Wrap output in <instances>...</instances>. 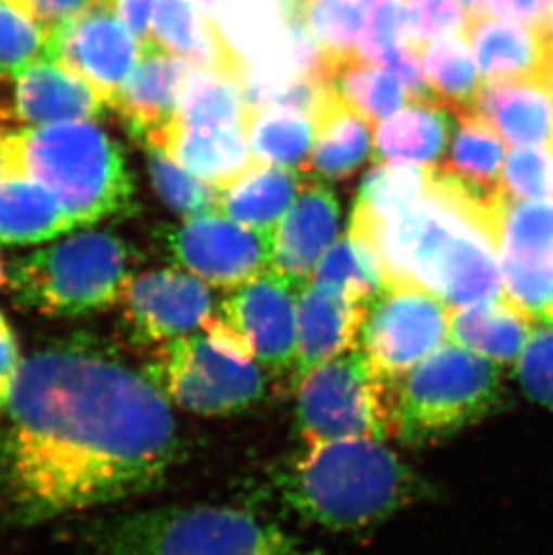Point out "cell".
<instances>
[{"label": "cell", "mask_w": 553, "mask_h": 555, "mask_svg": "<svg viewBox=\"0 0 553 555\" xmlns=\"http://www.w3.org/2000/svg\"><path fill=\"white\" fill-rule=\"evenodd\" d=\"M180 439L147 374L85 346L22 363L0 410V508L16 525L120 502L164 482Z\"/></svg>", "instance_id": "1"}, {"label": "cell", "mask_w": 553, "mask_h": 555, "mask_svg": "<svg viewBox=\"0 0 553 555\" xmlns=\"http://www.w3.org/2000/svg\"><path fill=\"white\" fill-rule=\"evenodd\" d=\"M506 196L486 199L434 166L423 198L407 215L347 231L371 248L385 288L424 289L449 308L505 297L500 221Z\"/></svg>", "instance_id": "2"}, {"label": "cell", "mask_w": 553, "mask_h": 555, "mask_svg": "<svg viewBox=\"0 0 553 555\" xmlns=\"http://www.w3.org/2000/svg\"><path fill=\"white\" fill-rule=\"evenodd\" d=\"M275 489L297 518L350 532L417 502L426 486L385 440L349 439L306 448L276 475Z\"/></svg>", "instance_id": "3"}, {"label": "cell", "mask_w": 553, "mask_h": 555, "mask_svg": "<svg viewBox=\"0 0 553 555\" xmlns=\"http://www.w3.org/2000/svg\"><path fill=\"white\" fill-rule=\"evenodd\" d=\"M13 177L51 191L76 227L133 209V177L125 152L92 121L62 122L8 135Z\"/></svg>", "instance_id": "4"}, {"label": "cell", "mask_w": 553, "mask_h": 555, "mask_svg": "<svg viewBox=\"0 0 553 555\" xmlns=\"http://www.w3.org/2000/svg\"><path fill=\"white\" fill-rule=\"evenodd\" d=\"M81 555H324L241 508L160 507L94 525Z\"/></svg>", "instance_id": "5"}, {"label": "cell", "mask_w": 553, "mask_h": 555, "mask_svg": "<svg viewBox=\"0 0 553 555\" xmlns=\"http://www.w3.org/2000/svg\"><path fill=\"white\" fill-rule=\"evenodd\" d=\"M133 250L119 236L85 231L16 259L8 281L22 308L79 317L119 302L133 278Z\"/></svg>", "instance_id": "6"}, {"label": "cell", "mask_w": 553, "mask_h": 555, "mask_svg": "<svg viewBox=\"0 0 553 555\" xmlns=\"http://www.w3.org/2000/svg\"><path fill=\"white\" fill-rule=\"evenodd\" d=\"M497 362L446 341L396 383V435L407 444L442 439L491 414L501 401Z\"/></svg>", "instance_id": "7"}, {"label": "cell", "mask_w": 553, "mask_h": 555, "mask_svg": "<svg viewBox=\"0 0 553 555\" xmlns=\"http://www.w3.org/2000/svg\"><path fill=\"white\" fill-rule=\"evenodd\" d=\"M396 383L360 347L331 358L295 388L297 431L309 446L336 440H388L396 435Z\"/></svg>", "instance_id": "8"}, {"label": "cell", "mask_w": 553, "mask_h": 555, "mask_svg": "<svg viewBox=\"0 0 553 555\" xmlns=\"http://www.w3.org/2000/svg\"><path fill=\"white\" fill-rule=\"evenodd\" d=\"M146 374L167 399L193 414H237L267 396V371L223 351L205 331L160 346Z\"/></svg>", "instance_id": "9"}, {"label": "cell", "mask_w": 553, "mask_h": 555, "mask_svg": "<svg viewBox=\"0 0 553 555\" xmlns=\"http://www.w3.org/2000/svg\"><path fill=\"white\" fill-rule=\"evenodd\" d=\"M451 308L415 288H385L372 300L358 347L391 382L449 341Z\"/></svg>", "instance_id": "10"}, {"label": "cell", "mask_w": 553, "mask_h": 555, "mask_svg": "<svg viewBox=\"0 0 553 555\" xmlns=\"http://www.w3.org/2000/svg\"><path fill=\"white\" fill-rule=\"evenodd\" d=\"M275 232L256 231L218 210L167 229L172 261L215 288L235 289L272 268Z\"/></svg>", "instance_id": "11"}, {"label": "cell", "mask_w": 553, "mask_h": 555, "mask_svg": "<svg viewBox=\"0 0 553 555\" xmlns=\"http://www.w3.org/2000/svg\"><path fill=\"white\" fill-rule=\"evenodd\" d=\"M141 53V42L117 16L114 5L94 2L51 33L46 59L83 79L111 106Z\"/></svg>", "instance_id": "12"}, {"label": "cell", "mask_w": 553, "mask_h": 555, "mask_svg": "<svg viewBox=\"0 0 553 555\" xmlns=\"http://www.w3.org/2000/svg\"><path fill=\"white\" fill-rule=\"evenodd\" d=\"M303 286L268 268L230 289L218 314L250 341L256 362L268 376H286L287 382L297 363V306Z\"/></svg>", "instance_id": "13"}, {"label": "cell", "mask_w": 553, "mask_h": 555, "mask_svg": "<svg viewBox=\"0 0 553 555\" xmlns=\"http://www.w3.org/2000/svg\"><path fill=\"white\" fill-rule=\"evenodd\" d=\"M500 267L509 299L533 317L553 308V199L505 198Z\"/></svg>", "instance_id": "14"}, {"label": "cell", "mask_w": 553, "mask_h": 555, "mask_svg": "<svg viewBox=\"0 0 553 555\" xmlns=\"http://www.w3.org/2000/svg\"><path fill=\"white\" fill-rule=\"evenodd\" d=\"M126 324L141 344H167L193 335L215 314L209 284L182 270L141 273L120 297Z\"/></svg>", "instance_id": "15"}, {"label": "cell", "mask_w": 553, "mask_h": 555, "mask_svg": "<svg viewBox=\"0 0 553 555\" xmlns=\"http://www.w3.org/2000/svg\"><path fill=\"white\" fill-rule=\"evenodd\" d=\"M371 302L331 284H304L297 306V363L292 388L309 372L358 347Z\"/></svg>", "instance_id": "16"}, {"label": "cell", "mask_w": 553, "mask_h": 555, "mask_svg": "<svg viewBox=\"0 0 553 555\" xmlns=\"http://www.w3.org/2000/svg\"><path fill=\"white\" fill-rule=\"evenodd\" d=\"M339 202L325 180L308 175L300 193L276 227L272 268L306 284L338 234Z\"/></svg>", "instance_id": "17"}, {"label": "cell", "mask_w": 553, "mask_h": 555, "mask_svg": "<svg viewBox=\"0 0 553 555\" xmlns=\"http://www.w3.org/2000/svg\"><path fill=\"white\" fill-rule=\"evenodd\" d=\"M105 103L83 79L53 60L31 63L11 79L10 125L40 128L62 122L92 121ZM26 130V128H24Z\"/></svg>", "instance_id": "18"}, {"label": "cell", "mask_w": 553, "mask_h": 555, "mask_svg": "<svg viewBox=\"0 0 553 555\" xmlns=\"http://www.w3.org/2000/svg\"><path fill=\"white\" fill-rule=\"evenodd\" d=\"M194 68L157 43L142 48L141 59L112 100L131 135L146 141L175 119L183 87Z\"/></svg>", "instance_id": "19"}, {"label": "cell", "mask_w": 553, "mask_h": 555, "mask_svg": "<svg viewBox=\"0 0 553 555\" xmlns=\"http://www.w3.org/2000/svg\"><path fill=\"white\" fill-rule=\"evenodd\" d=\"M484 83L503 79H552L553 48L544 26L489 13L465 24Z\"/></svg>", "instance_id": "20"}, {"label": "cell", "mask_w": 553, "mask_h": 555, "mask_svg": "<svg viewBox=\"0 0 553 555\" xmlns=\"http://www.w3.org/2000/svg\"><path fill=\"white\" fill-rule=\"evenodd\" d=\"M144 144L163 150L189 173L216 189L232 184L259 164L252 155L243 125L185 126L171 121L147 137Z\"/></svg>", "instance_id": "21"}, {"label": "cell", "mask_w": 553, "mask_h": 555, "mask_svg": "<svg viewBox=\"0 0 553 555\" xmlns=\"http://www.w3.org/2000/svg\"><path fill=\"white\" fill-rule=\"evenodd\" d=\"M314 144L304 173L334 182L349 179L374 152V125L369 117L342 100L333 87L311 116Z\"/></svg>", "instance_id": "22"}, {"label": "cell", "mask_w": 553, "mask_h": 555, "mask_svg": "<svg viewBox=\"0 0 553 555\" xmlns=\"http://www.w3.org/2000/svg\"><path fill=\"white\" fill-rule=\"evenodd\" d=\"M476 112L511 144L553 142V87L549 79H503L481 83Z\"/></svg>", "instance_id": "23"}, {"label": "cell", "mask_w": 553, "mask_h": 555, "mask_svg": "<svg viewBox=\"0 0 553 555\" xmlns=\"http://www.w3.org/2000/svg\"><path fill=\"white\" fill-rule=\"evenodd\" d=\"M538 317L509 297L451 309L449 341L498 365L516 363Z\"/></svg>", "instance_id": "24"}, {"label": "cell", "mask_w": 553, "mask_h": 555, "mask_svg": "<svg viewBox=\"0 0 553 555\" xmlns=\"http://www.w3.org/2000/svg\"><path fill=\"white\" fill-rule=\"evenodd\" d=\"M453 112L434 98L408 100L401 112L382 121L372 158L377 164L434 166L442 157L454 131Z\"/></svg>", "instance_id": "25"}, {"label": "cell", "mask_w": 553, "mask_h": 555, "mask_svg": "<svg viewBox=\"0 0 553 555\" xmlns=\"http://www.w3.org/2000/svg\"><path fill=\"white\" fill-rule=\"evenodd\" d=\"M308 175L281 164H256L232 184L216 189L218 212L256 231L275 232Z\"/></svg>", "instance_id": "26"}, {"label": "cell", "mask_w": 553, "mask_h": 555, "mask_svg": "<svg viewBox=\"0 0 553 555\" xmlns=\"http://www.w3.org/2000/svg\"><path fill=\"white\" fill-rule=\"evenodd\" d=\"M503 141L500 131L478 112L459 114L448 158L439 169L480 198H501L505 196L501 189Z\"/></svg>", "instance_id": "27"}, {"label": "cell", "mask_w": 553, "mask_h": 555, "mask_svg": "<svg viewBox=\"0 0 553 555\" xmlns=\"http://www.w3.org/2000/svg\"><path fill=\"white\" fill-rule=\"evenodd\" d=\"M74 221L51 191L37 180L0 184V245H35L73 231Z\"/></svg>", "instance_id": "28"}, {"label": "cell", "mask_w": 553, "mask_h": 555, "mask_svg": "<svg viewBox=\"0 0 553 555\" xmlns=\"http://www.w3.org/2000/svg\"><path fill=\"white\" fill-rule=\"evenodd\" d=\"M434 166L382 163L361 182L349 231H366L407 215L421 202Z\"/></svg>", "instance_id": "29"}, {"label": "cell", "mask_w": 553, "mask_h": 555, "mask_svg": "<svg viewBox=\"0 0 553 555\" xmlns=\"http://www.w3.org/2000/svg\"><path fill=\"white\" fill-rule=\"evenodd\" d=\"M325 78L334 92L372 122L385 121L408 100L401 81L360 51H325Z\"/></svg>", "instance_id": "30"}, {"label": "cell", "mask_w": 553, "mask_h": 555, "mask_svg": "<svg viewBox=\"0 0 553 555\" xmlns=\"http://www.w3.org/2000/svg\"><path fill=\"white\" fill-rule=\"evenodd\" d=\"M246 139L257 163L281 164L303 171L314 144V122L303 112L286 106L246 111Z\"/></svg>", "instance_id": "31"}, {"label": "cell", "mask_w": 553, "mask_h": 555, "mask_svg": "<svg viewBox=\"0 0 553 555\" xmlns=\"http://www.w3.org/2000/svg\"><path fill=\"white\" fill-rule=\"evenodd\" d=\"M424 73L429 89L454 116L476 111L481 81L476 70L467 33H449L424 43Z\"/></svg>", "instance_id": "32"}, {"label": "cell", "mask_w": 553, "mask_h": 555, "mask_svg": "<svg viewBox=\"0 0 553 555\" xmlns=\"http://www.w3.org/2000/svg\"><path fill=\"white\" fill-rule=\"evenodd\" d=\"M245 112V98L237 79L210 70H193L172 121L185 126L243 125Z\"/></svg>", "instance_id": "33"}, {"label": "cell", "mask_w": 553, "mask_h": 555, "mask_svg": "<svg viewBox=\"0 0 553 555\" xmlns=\"http://www.w3.org/2000/svg\"><path fill=\"white\" fill-rule=\"evenodd\" d=\"M311 281L331 284L369 302L385 289L376 256L349 232L325 251L314 268Z\"/></svg>", "instance_id": "34"}, {"label": "cell", "mask_w": 553, "mask_h": 555, "mask_svg": "<svg viewBox=\"0 0 553 555\" xmlns=\"http://www.w3.org/2000/svg\"><path fill=\"white\" fill-rule=\"evenodd\" d=\"M146 157L153 188L172 212L188 220L218 210L215 185L189 173L188 169L167 157L163 150L146 146Z\"/></svg>", "instance_id": "35"}, {"label": "cell", "mask_w": 553, "mask_h": 555, "mask_svg": "<svg viewBox=\"0 0 553 555\" xmlns=\"http://www.w3.org/2000/svg\"><path fill=\"white\" fill-rule=\"evenodd\" d=\"M49 35L26 11L0 0V76H16L46 59Z\"/></svg>", "instance_id": "36"}, {"label": "cell", "mask_w": 553, "mask_h": 555, "mask_svg": "<svg viewBox=\"0 0 553 555\" xmlns=\"http://www.w3.org/2000/svg\"><path fill=\"white\" fill-rule=\"evenodd\" d=\"M371 0H313L308 22L314 38L325 51H358Z\"/></svg>", "instance_id": "37"}, {"label": "cell", "mask_w": 553, "mask_h": 555, "mask_svg": "<svg viewBox=\"0 0 553 555\" xmlns=\"http://www.w3.org/2000/svg\"><path fill=\"white\" fill-rule=\"evenodd\" d=\"M410 40V16L404 0H371L358 42L361 56L383 67Z\"/></svg>", "instance_id": "38"}, {"label": "cell", "mask_w": 553, "mask_h": 555, "mask_svg": "<svg viewBox=\"0 0 553 555\" xmlns=\"http://www.w3.org/2000/svg\"><path fill=\"white\" fill-rule=\"evenodd\" d=\"M501 189L506 198L553 199V142L514 147L505 160Z\"/></svg>", "instance_id": "39"}, {"label": "cell", "mask_w": 553, "mask_h": 555, "mask_svg": "<svg viewBox=\"0 0 553 555\" xmlns=\"http://www.w3.org/2000/svg\"><path fill=\"white\" fill-rule=\"evenodd\" d=\"M516 369L523 392L553 410V320L538 317Z\"/></svg>", "instance_id": "40"}, {"label": "cell", "mask_w": 553, "mask_h": 555, "mask_svg": "<svg viewBox=\"0 0 553 555\" xmlns=\"http://www.w3.org/2000/svg\"><path fill=\"white\" fill-rule=\"evenodd\" d=\"M412 42L428 43L449 33L462 31L467 22L460 0H404Z\"/></svg>", "instance_id": "41"}, {"label": "cell", "mask_w": 553, "mask_h": 555, "mask_svg": "<svg viewBox=\"0 0 553 555\" xmlns=\"http://www.w3.org/2000/svg\"><path fill=\"white\" fill-rule=\"evenodd\" d=\"M11 4L26 11L27 15L51 37L54 29L83 13L87 8L94 4V0H18Z\"/></svg>", "instance_id": "42"}, {"label": "cell", "mask_w": 553, "mask_h": 555, "mask_svg": "<svg viewBox=\"0 0 553 555\" xmlns=\"http://www.w3.org/2000/svg\"><path fill=\"white\" fill-rule=\"evenodd\" d=\"M21 352L10 322L0 311V410L10 401L22 369Z\"/></svg>", "instance_id": "43"}, {"label": "cell", "mask_w": 553, "mask_h": 555, "mask_svg": "<svg viewBox=\"0 0 553 555\" xmlns=\"http://www.w3.org/2000/svg\"><path fill=\"white\" fill-rule=\"evenodd\" d=\"M114 11L136 35L142 48L152 43V22L157 0H114Z\"/></svg>", "instance_id": "44"}, {"label": "cell", "mask_w": 553, "mask_h": 555, "mask_svg": "<svg viewBox=\"0 0 553 555\" xmlns=\"http://www.w3.org/2000/svg\"><path fill=\"white\" fill-rule=\"evenodd\" d=\"M553 0H489L491 15L544 26Z\"/></svg>", "instance_id": "45"}, {"label": "cell", "mask_w": 553, "mask_h": 555, "mask_svg": "<svg viewBox=\"0 0 553 555\" xmlns=\"http://www.w3.org/2000/svg\"><path fill=\"white\" fill-rule=\"evenodd\" d=\"M10 131L0 130V184L13 177V164H11L10 146H8Z\"/></svg>", "instance_id": "46"}, {"label": "cell", "mask_w": 553, "mask_h": 555, "mask_svg": "<svg viewBox=\"0 0 553 555\" xmlns=\"http://www.w3.org/2000/svg\"><path fill=\"white\" fill-rule=\"evenodd\" d=\"M544 29H546V35H549L550 43H552L553 48V4L550 8L549 16H546V21H544Z\"/></svg>", "instance_id": "47"}, {"label": "cell", "mask_w": 553, "mask_h": 555, "mask_svg": "<svg viewBox=\"0 0 553 555\" xmlns=\"http://www.w3.org/2000/svg\"><path fill=\"white\" fill-rule=\"evenodd\" d=\"M5 283H8V275H5L4 272V262L0 259V288H2Z\"/></svg>", "instance_id": "48"}, {"label": "cell", "mask_w": 553, "mask_h": 555, "mask_svg": "<svg viewBox=\"0 0 553 555\" xmlns=\"http://www.w3.org/2000/svg\"><path fill=\"white\" fill-rule=\"evenodd\" d=\"M544 317H546V319L553 320V308L550 309L549 313L544 314Z\"/></svg>", "instance_id": "49"}, {"label": "cell", "mask_w": 553, "mask_h": 555, "mask_svg": "<svg viewBox=\"0 0 553 555\" xmlns=\"http://www.w3.org/2000/svg\"><path fill=\"white\" fill-rule=\"evenodd\" d=\"M94 2H106V4H112L114 0H94Z\"/></svg>", "instance_id": "50"}, {"label": "cell", "mask_w": 553, "mask_h": 555, "mask_svg": "<svg viewBox=\"0 0 553 555\" xmlns=\"http://www.w3.org/2000/svg\"><path fill=\"white\" fill-rule=\"evenodd\" d=\"M550 83H552V87H553V70H552V79H550Z\"/></svg>", "instance_id": "51"}, {"label": "cell", "mask_w": 553, "mask_h": 555, "mask_svg": "<svg viewBox=\"0 0 553 555\" xmlns=\"http://www.w3.org/2000/svg\"><path fill=\"white\" fill-rule=\"evenodd\" d=\"M8 2H18V0H8Z\"/></svg>", "instance_id": "52"}]
</instances>
